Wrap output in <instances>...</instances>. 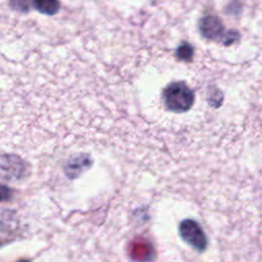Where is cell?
Returning a JSON list of instances; mask_svg holds the SVG:
<instances>
[{"instance_id": "3", "label": "cell", "mask_w": 262, "mask_h": 262, "mask_svg": "<svg viewBox=\"0 0 262 262\" xmlns=\"http://www.w3.org/2000/svg\"><path fill=\"white\" fill-rule=\"evenodd\" d=\"M200 31L204 37L216 40L222 36L224 26L219 17L215 15H207L200 21Z\"/></svg>"}, {"instance_id": "1", "label": "cell", "mask_w": 262, "mask_h": 262, "mask_svg": "<svg viewBox=\"0 0 262 262\" xmlns=\"http://www.w3.org/2000/svg\"><path fill=\"white\" fill-rule=\"evenodd\" d=\"M163 97L166 106L177 113L188 111L194 100L192 90L182 82H174L168 85L164 89Z\"/></svg>"}, {"instance_id": "2", "label": "cell", "mask_w": 262, "mask_h": 262, "mask_svg": "<svg viewBox=\"0 0 262 262\" xmlns=\"http://www.w3.org/2000/svg\"><path fill=\"white\" fill-rule=\"evenodd\" d=\"M181 237L194 249L202 251L207 247V237L201 226L194 220H184L179 225Z\"/></svg>"}, {"instance_id": "9", "label": "cell", "mask_w": 262, "mask_h": 262, "mask_svg": "<svg viewBox=\"0 0 262 262\" xmlns=\"http://www.w3.org/2000/svg\"><path fill=\"white\" fill-rule=\"evenodd\" d=\"M18 262H29V261H18Z\"/></svg>"}, {"instance_id": "5", "label": "cell", "mask_w": 262, "mask_h": 262, "mask_svg": "<svg viewBox=\"0 0 262 262\" xmlns=\"http://www.w3.org/2000/svg\"><path fill=\"white\" fill-rule=\"evenodd\" d=\"M130 255L136 261H145L150 258L151 247L145 241H136L131 247Z\"/></svg>"}, {"instance_id": "4", "label": "cell", "mask_w": 262, "mask_h": 262, "mask_svg": "<svg viewBox=\"0 0 262 262\" xmlns=\"http://www.w3.org/2000/svg\"><path fill=\"white\" fill-rule=\"evenodd\" d=\"M91 164V161L89 157L87 156H79L74 159H72L67 167H66V173L70 178H75L79 176L84 170H86Z\"/></svg>"}, {"instance_id": "8", "label": "cell", "mask_w": 262, "mask_h": 262, "mask_svg": "<svg viewBox=\"0 0 262 262\" xmlns=\"http://www.w3.org/2000/svg\"><path fill=\"white\" fill-rule=\"evenodd\" d=\"M10 196H11V190L4 185H0V202L8 200Z\"/></svg>"}, {"instance_id": "7", "label": "cell", "mask_w": 262, "mask_h": 262, "mask_svg": "<svg viewBox=\"0 0 262 262\" xmlns=\"http://www.w3.org/2000/svg\"><path fill=\"white\" fill-rule=\"evenodd\" d=\"M192 55H193V47L187 42L181 43V45L176 50V56L179 59H182L185 61H190L192 58Z\"/></svg>"}, {"instance_id": "6", "label": "cell", "mask_w": 262, "mask_h": 262, "mask_svg": "<svg viewBox=\"0 0 262 262\" xmlns=\"http://www.w3.org/2000/svg\"><path fill=\"white\" fill-rule=\"evenodd\" d=\"M37 10L45 14H55L59 9L58 0H34Z\"/></svg>"}]
</instances>
